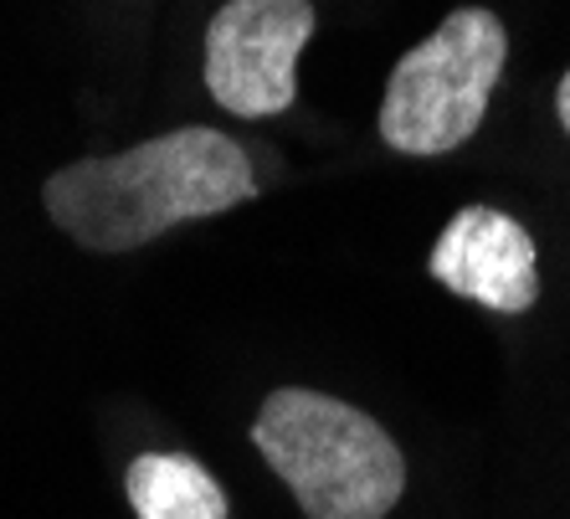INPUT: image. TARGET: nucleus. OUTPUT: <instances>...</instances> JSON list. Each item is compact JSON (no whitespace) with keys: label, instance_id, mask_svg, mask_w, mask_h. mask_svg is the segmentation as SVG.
Masks as SVG:
<instances>
[{"label":"nucleus","instance_id":"1","mask_svg":"<svg viewBox=\"0 0 570 519\" xmlns=\"http://www.w3.org/2000/svg\"><path fill=\"white\" fill-rule=\"evenodd\" d=\"M257 196L247 149L222 129L155 134L145 145L47 175L41 206L88 253H134L165 232L237 212Z\"/></svg>","mask_w":570,"mask_h":519},{"label":"nucleus","instance_id":"5","mask_svg":"<svg viewBox=\"0 0 570 519\" xmlns=\"http://www.w3.org/2000/svg\"><path fill=\"white\" fill-rule=\"evenodd\" d=\"M426 273L448 293L493 314H524L540 298V257L524 222L499 206H463L432 242Z\"/></svg>","mask_w":570,"mask_h":519},{"label":"nucleus","instance_id":"7","mask_svg":"<svg viewBox=\"0 0 570 519\" xmlns=\"http://www.w3.org/2000/svg\"><path fill=\"white\" fill-rule=\"evenodd\" d=\"M556 119H560V129L570 134V72L560 78V88H556Z\"/></svg>","mask_w":570,"mask_h":519},{"label":"nucleus","instance_id":"6","mask_svg":"<svg viewBox=\"0 0 570 519\" xmlns=\"http://www.w3.org/2000/svg\"><path fill=\"white\" fill-rule=\"evenodd\" d=\"M134 519H232L226 489L190 453H139L124 473Z\"/></svg>","mask_w":570,"mask_h":519},{"label":"nucleus","instance_id":"4","mask_svg":"<svg viewBox=\"0 0 570 519\" xmlns=\"http://www.w3.org/2000/svg\"><path fill=\"white\" fill-rule=\"evenodd\" d=\"M314 27V0H226L206 27V94L237 119L283 114Z\"/></svg>","mask_w":570,"mask_h":519},{"label":"nucleus","instance_id":"3","mask_svg":"<svg viewBox=\"0 0 570 519\" xmlns=\"http://www.w3.org/2000/svg\"><path fill=\"white\" fill-rule=\"evenodd\" d=\"M509 31L483 6L452 11L426 41L391 67L381 98V139L401 155H452L468 145L504 78Z\"/></svg>","mask_w":570,"mask_h":519},{"label":"nucleus","instance_id":"2","mask_svg":"<svg viewBox=\"0 0 570 519\" xmlns=\"http://www.w3.org/2000/svg\"><path fill=\"white\" fill-rule=\"evenodd\" d=\"M253 448L308 519H385L406 493L396 438L340 396L278 386L257 407Z\"/></svg>","mask_w":570,"mask_h":519}]
</instances>
